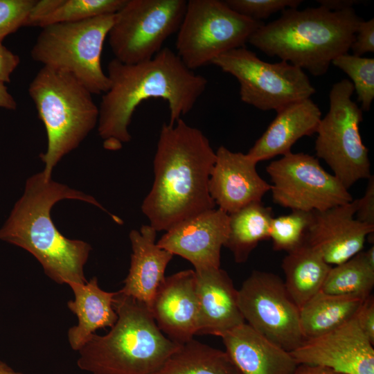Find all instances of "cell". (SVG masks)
Here are the masks:
<instances>
[{
	"label": "cell",
	"mask_w": 374,
	"mask_h": 374,
	"mask_svg": "<svg viewBox=\"0 0 374 374\" xmlns=\"http://www.w3.org/2000/svg\"><path fill=\"white\" fill-rule=\"evenodd\" d=\"M350 78L363 111H368L374 98V59L342 54L332 62Z\"/></svg>",
	"instance_id": "obj_29"
},
{
	"label": "cell",
	"mask_w": 374,
	"mask_h": 374,
	"mask_svg": "<svg viewBox=\"0 0 374 374\" xmlns=\"http://www.w3.org/2000/svg\"><path fill=\"white\" fill-rule=\"evenodd\" d=\"M209 181L210 195L218 208L233 213L254 202H260L271 189L256 170L257 162L247 154L235 152L221 145Z\"/></svg>",
	"instance_id": "obj_17"
},
{
	"label": "cell",
	"mask_w": 374,
	"mask_h": 374,
	"mask_svg": "<svg viewBox=\"0 0 374 374\" xmlns=\"http://www.w3.org/2000/svg\"><path fill=\"white\" fill-rule=\"evenodd\" d=\"M47 136V149L39 154L45 179L53 168L78 147L98 125L99 109L92 93L72 75L43 66L28 87Z\"/></svg>",
	"instance_id": "obj_6"
},
{
	"label": "cell",
	"mask_w": 374,
	"mask_h": 374,
	"mask_svg": "<svg viewBox=\"0 0 374 374\" xmlns=\"http://www.w3.org/2000/svg\"><path fill=\"white\" fill-rule=\"evenodd\" d=\"M211 64L234 76L242 101L260 110L278 112L316 92L303 69L285 61L265 62L245 47L224 53Z\"/></svg>",
	"instance_id": "obj_10"
},
{
	"label": "cell",
	"mask_w": 374,
	"mask_h": 374,
	"mask_svg": "<svg viewBox=\"0 0 374 374\" xmlns=\"http://www.w3.org/2000/svg\"><path fill=\"white\" fill-rule=\"evenodd\" d=\"M114 14L42 27L30 56L34 61L74 76L92 94L105 93L110 82L101 66L104 42Z\"/></svg>",
	"instance_id": "obj_7"
},
{
	"label": "cell",
	"mask_w": 374,
	"mask_h": 374,
	"mask_svg": "<svg viewBox=\"0 0 374 374\" xmlns=\"http://www.w3.org/2000/svg\"><path fill=\"white\" fill-rule=\"evenodd\" d=\"M69 285L75 298L67 305L76 314L78 323L69 330L68 339L72 349L79 350L96 330L111 328L116 322L118 315L113 308L116 292L101 290L96 277L84 284Z\"/></svg>",
	"instance_id": "obj_23"
},
{
	"label": "cell",
	"mask_w": 374,
	"mask_h": 374,
	"mask_svg": "<svg viewBox=\"0 0 374 374\" xmlns=\"http://www.w3.org/2000/svg\"><path fill=\"white\" fill-rule=\"evenodd\" d=\"M285 289L300 309L318 293L332 266L305 241L287 252L281 264Z\"/></svg>",
	"instance_id": "obj_24"
},
{
	"label": "cell",
	"mask_w": 374,
	"mask_h": 374,
	"mask_svg": "<svg viewBox=\"0 0 374 374\" xmlns=\"http://www.w3.org/2000/svg\"><path fill=\"white\" fill-rule=\"evenodd\" d=\"M355 317L362 330L374 345V298L372 294L364 300Z\"/></svg>",
	"instance_id": "obj_36"
},
{
	"label": "cell",
	"mask_w": 374,
	"mask_h": 374,
	"mask_svg": "<svg viewBox=\"0 0 374 374\" xmlns=\"http://www.w3.org/2000/svg\"><path fill=\"white\" fill-rule=\"evenodd\" d=\"M19 57L0 42V82H10L12 72L19 64Z\"/></svg>",
	"instance_id": "obj_38"
},
{
	"label": "cell",
	"mask_w": 374,
	"mask_h": 374,
	"mask_svg": "<svg viewBox=\"0 0 374 374\" xmlns=\"http://www.w3.org/2000/svg\"><path fill=\"white\" fill-rule=\"evenodd\" d=\"M186 4V0H126L114 14L107 36L114 58L125 64L152 58L178 31Z\"/></svg>",
	"instance_id": "obj_11"
},
{
	"label": "cell",
	"mask_w": 374,
	"mask_h": 374,
	"mask_svg": "<svg viewBox=\"0 0 374 374\" xmlns=\"http://www.w3.org/2000/svg\"><path fill=\"white\" fill-rule=\"evenodd\" d=\"M357 199L323 211L312 212L305 241L330 265H337L362 251L374 227L355 217Z\"/></svg>",
	"instance_id": "obj_16"
},
{
	"label": "cell",
	"mask_w": 374,
	"mask_h": 374,
	"mask_svg": "<svg viewBox=\"0 0 374 374\" xmlns=\"http://www.w3.org/2000/svg\"><path fill=\"white\" fill-rule=\"evenodd\" d=\"M126 0H63L39 25L42 28L57 23L80 21L96 17L115 14Z\"/></svg>",
	"instance_id": "obj_30"
},
{
	"label": "cell",
	"mask_w": 374,
	"mask_h": 374,
	"mask_svg": "<svg viewBox=\"0 0 374 374\" xmlns=\"http://www.w3.org/2000/svg\"><path fill=\"white\" fill-rule=\"evenodd\" d=\"M374 287V247L331 267L321 290L335 295L367 298Z\"/></svg>",
	"instance_id": "obj_28"
},
{
	"label": "cell",
	"mask_w": 374,
	"mask_h": 374,
	"mask_svg": "<svg viewBox=\"0 0 374 374\" xmlns=\"http://www.w3.org/2000/svg\"><path fill=\"white\" fill-rule=\"evenodd\" d=\"M35 0H0V42L25 26Z\"/></svg>",
	"instance_id": "obj_33"
},
{
	"label": "cell",
	"mask_w": 374,
	"mask_h": 374,
	"mask_svg": "<svg viewBox=\"0 0 374 374\" xmlns=\"http://www.w3.org/2000/svg\"><path fill=\"white\" fill-rule=\"evenodd\" d=\"M276 113L265 132L246 153L257 163L291 152L299 139L317 133L321 119L319 107L310 98L292 103Z\"/></svg>",
	"instance_id": "obj_21"
},
{
	"label": "cell",
	"mask_w": 374,
	"mask_h": 374,
	"mask_svg": "<svg viewBox=\"0 0 374 374\" xmlns=\"http://www.w3.org/2000/svg\"><path fill=\"white\" fill-rule=\"evenodd\" d=\"M154 374H240L225 351L194 339L181 344Z\"/></svg>",
	"instance_id": "obj_27"
},
{
	"label": "cell",
	"mask_w": 374,
	"mask_h": 374,
	"mask_svg": "<svg viewBox=\"0 0 374 374\" xmlns=\"http://www.w3.org/2000/svg\"><path fill=\"white\" fill-rule=\"evenodd\" d=\"M238 303L247 324L290 353L305 340L299 309L276 274L254 270L238 290Z\"/></svg>",
	"instance_id": "obj_13"
},
{
	"label": "cell",
	"mask_w": 374,
	"mask_h": 374,
	"mask_svg": "<svg viewBox=\"0 0 374 374\" xmlns=\"http://www.w3.org/2000/svg\"><path fill=\"white\" fill-rule=\"evenodd\" d=\"M272 208L262 202L251 203L229 215V235L224 247L237 263L245 262L258 243L269 239Z\"/></svg>",
	"instance_id": "obj_26"
},
{
	"label": "cell",
	"mask_w": 374,
	"mask_h": 374,
	"mask_svg": "<svg viewBox=\"0 0 374 374\" xmlns=\"http://www.w3.org/2000/svg\"><path fill=\"white\" fill-rule=\"evenodd\" d=\"M113 308L116 322L107 335H91L78 350V367L93 374H154L181 344L165 336L134 298L116 292Z\"/></svg>",
	"instance_id": "obj_5"
},
{
	"label": "cell",
	"mask_w": 374,
	"mask_h": 374,
	"mask_svg": "<svg viewBox=\"0 0 374 374\" xmlns=\"http://www.w3.org/2000/svg\"><path fill=\"white\" fill-rule=\"evenodd\" d=\"M0 374H24L12 369L8 364L0 360Z\"/></svg>",
	"instance_id": "obj_42"
},
{
	"label": "cell",
	"mask_w": 374,
	"mask_h": 374,
	"mask_svg": "<svg viewBox=\"0 0 374 374\" xmlns=\"http://www.w3.org/2000/svg\"><path fill=\"white\" fill-rule=\"evenodd\" d=\"M297 364L326 366L345 374H374V348L355 317L290 353Z\"/></svg>",
	"instance_id": "obj_14"
},
{
	"label": "cell",
	"mask_w": 374,
	"mask_h": 374,
	"mask_svg": "<svg viewBox=\"0 0 374 374\" xmlns=\"http://www.w3.org/2000/svg\"><path fill=\"white\" fill-rule=\"evenodd\" d=\"M368 180L364 195L357 199L355 216L360 222L374 227V176Z\"/></svg>",
	"instance_id": "obj_35"
},
{
	"label": "cell",
	"mask_w": 374,
	"mask_h": 374,
	"mask_svg": "<svg viewBox=\"0 0 374 374\" xmlns=\"http://www.w3.org/2000/svg\"><path fill=\"white\" fill-rule=\"evenodd\" d=\"M110 85L100 103L98 121L104 148L120 149L131 140L128 127L137 107L150 98H162L168 105L173 124L187 114L204 92L205 77L188 69L169 48L152 58L136 64L112 59L107 64Z\"/></svg>",
	"instance_id": "obj_1"
},
{
	"label": "cell",
	"mask_w": 374,
	"mask_h": 374,
	"mask_svg": "<svg viewBox=\"0 0 374 374\" xmlns=\"http://www.w3.org/2000/svg\"><path fill=\"white\" fill-rule=\"evenodd\" d=\"M198 300L197 335L220 337L245 323L238 303V290L226 271L195 269Z\"/></svg>",
	"instance_id": "obj_19"
},
{
	"label": "cell",
	"mask_w": 374,
	"mask_h": 374,
	"mask_svg": "<svg viewBox=\"0 0 374 374\" xmlns=\"http://www.w3.org/2000/svg\"><path fill=\"white\" fill-rule=\"evenodd\" d=\"M353 55L362 57L374 52V19L363 20L359 25L355 39L350 46Z\"/></svg>",
	"instance_id": "obj_34"
},
{
	"label": "cell",
	"mask_w": 374,
	"mask_h": 374,
	"mask_svg": "<svg viewBox=\"0 0 374 374\" xmlns=\"http://www.w3.org/2000/svg\"><path fill=\"white\" fill-rule=\"evenodd\" d=\"M363 20L353 8H287L278 19L260 26L248 42L269 56L320 76L334 59L348 53Z\"/></svg>",
	"instance_id": "obj_4"
},
{
	"label": "cell",
	"mask_w": 374,
	"mask_h": 374,
	"mask_svg": "<svg viewBox=\"0 0 374 374\" xmlns=\"http://www.w3.org/2000/svg\"><path fill=\"white\" fill-rule=\"evenodd\" d=\"M266 171L272 183L273 202L292 211H323L353 200L319 159L308 154L290 152L272 161Z\"/></svg>",
	"instance_id": "obj_12"
},
{
	"label": "cell",
	"mask_w": 374,
	"mask_h": 374,
	"mask_svg": "<svg viewBox=\"0 0 374 374\" xmlns=\"http://www.w3.org/2000/svg\"><path fill=\"white\" fill-rule=\"evenodd\" d=\"M263 24L237 13L224 1L188 0L177 31L176 53L193 71L224 53L244 47Z\"/></svg>",
	"instance_id": "obj_8"
},
{
	"label": "cell",
	"mask_w": 374,
	"mask_h": 374,
	"mask_svg": "<svg viewBox=\"0 0 374 374\" xmlns=\"http://www.w3.org/2000/svg\"><path fill=\"white\" fill-rule=\"evenodd\" d=\"M157 231L150 224L130 233L132 253L129 273L120 292L144 303L150 310L154 296L165 278L173 254L156 242Z\"/></svg>",
	"instance_id": "obj_22"
},
{
	"label": "cell",
	"mask_w": 374,
	"mask_h": 374,
	"mask_svg": "<svg viewBox=\"0 0 374 374\" xmlns=\"http://www.w3.org/2000/svg\"><path fill=\"white\" fill-rule=\"evenodd\" d=\"M352 82L343 79L330 91V107L321 118L315 140L317 159L323 160L348 190L357 181L371 177L368 150L359 133L362 109L351 97Z\"/></svg>",
	"instance_id": "obj_9"
},
{
	"label": "cell",
	"mask_w": 374,
	"mask_h": 374,
	"mask_svg": "<svg viewBox=\"0 0 374 374\" xmlns=\"http://www.w3.org/2000/svg\"><path fill=\"white\" fill-rule=\"evenodd\" d=\"M17 107L15 99L10 93L6 84L0 82V108L15 110Z\"/></svg>",
	"instance_id": "obj_41"
},
{
	"label": "cell",
	"mask_w": 374,
	"mask_h": 374,
	"mask_svg": "<svg viewBox=\"0 0 374 374\" xmlns=\"http://www.w3.org/2000/svg\"><path fill=\"white\" fill-rule=\"evenodd\" d=\"M62 1L63 0H35L28 15L25 26H39Z\"/></svg>",
	"instance_id": "obj_37"
},
{
	"label": "cell",
	"mask_w": 374,
	"mask_h": 374,
	"mask_svg": "<svg viewBox=\"0 0 374 374\" xmlns=\"http://www.w3.org/2000/svg\"><path fill=\"white\" fill-rule=\"evenodd\" d=\"M216 153L204 133L181 118L163 123L154 154V181L141 210L157 231L215 208L208 181Z\"/></svg>",
	"instance_id": "obj_2"
},
{
	"label": "cell",
	"mask_w": 374,
	"mask_h": 374,
	"mask_svg": "<svg viewBox=\"0 0 374 374\" xmlns=\"http://www.w3.org/2000/svg\"><path fill=\"white\" fill-rule=\"evenodd\" d=\"M226 5L237 13L251 19L261 21L278 11L296 8L301 0H224Z\"/></svg>",
	"instance_id": "obj_32"
},
{
	"label": "cell",
	"mask_w": 374,
	"mask_h": 374,
	"mask_svg": "<svg viewBox=\"0 0 374 374\" xmlns=\"http://www.w3.org/2000/svg\"><path fill=\"white\" fill-rule=\"evenodd\" d=\"M220 337L225 352L240 374H292L298 365L289 352L246 322Z\"/></svg>",
	"instance_id": "obj_20"
},
{
	"label": "cell",
	"mask_w": 374,
	"mask_h": 374,
	"mask_svg": "<svg viewBox=\"0 0 374 374\" xmlns=\"http://www.w3.org/2000/svg\"><path fill=\"white\" fill-rule=\"evenodd\" d=\"M321 6L331 11H340L353 8L354 5L361 3L359 0H319Z\"/></svg>",
	"instance_id": "obj_40"
},
{
	"label": "cell",
	"mask_w": 374,
	"mask_h": 374,
	"mask_svg": "<svg viewBox=\"0 0 374 374\" xmlns=\"http://www.w3.org/2000/svg\"><path fill=\"white\" fill-rule=\"evenodd\" d=\"M292 374H345L332 368L311 364H298Z\"/></svg>",
	"instance_id": "obj_39"
},
{
	"label": "cell",
	"mask_w": 374,
	"mask_h": 374,
	"mask_svg": "<svg viewBox=\"0 0 374 374\" xmlns=\"http://www.w3.org/2000/svg\"><path fill=\"white\" fill-rule=\"evenodd\" d=\"M312 218V212L302 211L274 217L269 231L274 250L290 252L302 244Z\"/></svg>",
	"instance_id": "obj_31"
},
{
	"label": "cell",
	"mask_w": 374,
	"mask_h": 374,
	"mask_svg": "<svg viewBox=\"0 0 374 374\" xmlns=\"http://www.w3.org/2000/svg\"><path fill=\"white\" fill-rule=\"evenodd\" d=\"M228 235L229 214L215 208L174 226L157 244L188 260L195 269L218 268Z\"/></svg>",
	"instance_id": "obj_15"
},
{
	"label": "cell",
	"mask_w": 374,
	"mask_h": 374,
	"mask_svg": "<svg viewBox=\"0 0 374 374\" xmlns=\"http://www.w3.org/2000/svg\"><path fill=\"white\" fill-rule=\"evenodd\" d=\"M365 299L335 295L320 290L299 309V320L305 339L337 328L353 319Z\"/></svg>",
	"instance_id": "obj_25"
},
{
	"label": "cell",
	"mask_w": 374,
	"mask_h": 374,
	"mask_svg": "<svg viewBox=\"0 0 374 374\" xmlns=\"http://www.w3.org/2000/svg\"><path fill=\"white\" fill-rule=\"evenodd\" d=\"M150 311L161 331L171 341L183 344L197 335L198 300L195 270L165 277Z\"/></svg>",
	"instance_id": "obj_18"
},
{
	"label": "cell",
	"mask_w": 374,
	"mask_h": 374,
	"mask_svg": "<svg viewBox=\"0 0 374 374\" xmlns=\"http://www.w3.org/2000/svg\"><path fill=\"white\" fill-rule=\"evenodd\" d=\"M64 199L82 200L107 212L91 195L46 180L42 172L27 179L23 195L0 229V240L33 254L56 283L84 284L87 282L84 265L91 247L84 241L65 238L51 217V208Z\"/></svg>",
	"instance_id": "obj_3"
}]
</instances>
